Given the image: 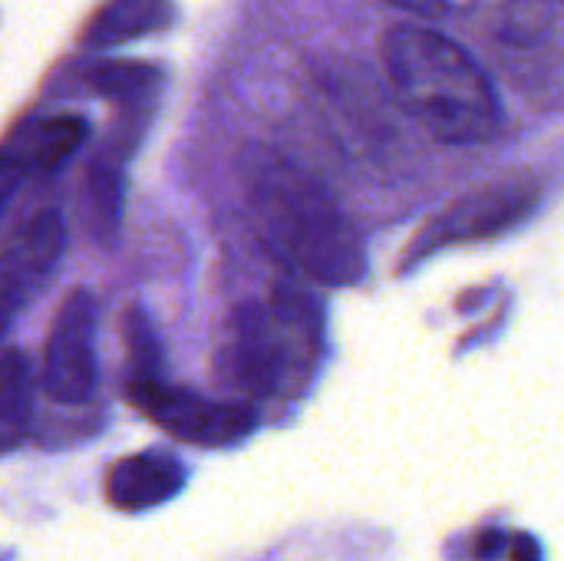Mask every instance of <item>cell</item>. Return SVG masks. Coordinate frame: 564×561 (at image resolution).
<instances>
[{"label": "cell", "instance_id": "obj_5", "mask_svg": "<svg viewBox=\"0 0 564 561\" xmlns=\"http://www.w3.org/2000/svg\"><path fill=\"white\" fill-rule=\"evenodd\" d=\"M96 298L73 288L53 314L43 347V390L53 403L83 407L96 393Z\"/></svg>", "mask_w": 564, "mask_h": 561}, {"label": "cell", "instance_id": "obj_1", "mask_svg": "<svg viewBox=\"0 0 564 561\" xmlns=\"http://www.w3.org/2000/svg\"><path fill=\"white\" fill-rule=\"evenodd\" d=\"M245 195L264 245L304 278L347 288L367 274V248L340 202L284 152L245 155Z\"/></svg>", "mask_w": 564, "mask_h": 561}, {"label": "cell", "instance_id": "obj_13", "mask_svg": "<svg viewBox=\"0 0 564 561\" xmlns=\"http://www.w3.org/2000/svg\"><path fill=\"white\" fill-rule=\"evenodd\" d=\"M83 83H86V89H93L106 99L132 103L162 83V69H155L149 63H132V60H102L83 73Z\"/></svg>", "mask_w": 564, "mask_h": 561}, {"label": "cell", "instance_id": "obj_17", "mask_svg": "<svg viewBox=\"0 0 564 561\" xmlns=\"http://www.w3.org/2000/svg\"><path fill=\"white\" fill-rule=\"evenodd\" d=\"M397 10H406L420 20H440L446 13V0H383Z\"/></svg>", "mask_w": 564, "mask_h": 561}, {"label": "cell", "instance_id": "obj_11", "mask_svg": "<svg viewBox=\"0 0 564 561\" xmlns=\"http://www.w3.org/2000/svg\"><path fill=\"white\" fill-rule=\"evenodd\" d=\"M122 159L112 152H99L86 165L83 179V212H86V228L99 238V245H112L119 235V218H122Z\"/></svg>", "mask_w": 564, "mask_h": 561}, {"label": "cell", "instance_id": "obj_19", "mask_svg": "<svg viewBox=\"0 0 564 561\" xmlns=\"http://www.w3.org/2000/svg\"><path fill=\"white\" fill-rule=\"evenodd\" d=\"M502 542H506V536H502V532H496V529H489V532H482V536H479L476 555H482V559H492V555L502 549Z\"/></svg>", "mask_w": 564, "mask_h": 561}, {"label": "cell", "instance_id": "obj_6", "mask_svg": "<svg viewBox=\"0 0 564 561\" xmlns=\"http://www.w3.org/2000/svg\"><path fill=\"white\" fill-rule=\"evenodd\" d=\"M542 192L535 182H506V185H489L479 192H469L466 198L453 202L420 238L413 258L443 248V245H459V241H479V238H496L519 222H525Z\"/></svg>", "mask_w": 564, "mask_h": 561}, {"label": "cell", "instance_id": "obj_16", "mask_svg": "<svg viewBox=\"0 0 564 561\" xmlns=\"http://www.w3.org/2000/svg\"><path fill=\"white\" fill-rule=\"evenodd\" d=\"M23 179H26L23 165L13 159V152H10L7 145H0V212H3L7 202L17 195V188H20Z\"/></svg>", "mask_w": 564, "mask_h": 561}, {"label": "cell", "instance_id": "obj_3", "mask_svg": "<svg viewBox=\"0 0 564 561\" xmlns=\"http://www.w3.org/2000/svg\"><path fill=\"white\" fill-rule=\"evenodd\" d=\"M324 354V317L317 301L278 284L268 301L241 304L228 321L221 374L245 400H288L304 393Z\"/></svg>", "mask_w": 564, "mask_h": 561}, {"label": "cell", "instance_id": "obj_10", "mask_svg": "<svg viewBox=\"0 0 564 561\" xmlns=\"http://www.w3.org/2000/svg\"><path fill=\"white\" fill-rule=\"evenodd\" d=\"M175 20L169 0H106L83 26L79 46L89 53H109L165 30Z\"/></svg>", "mask_w": 564, "mask_h": 561}, {"label": "cell", "instance_id": "obj_14", "mask_svg": "<svg viewBox=\"0 0 564 561\" xmlns=\"http://www.w3.org/2000/svg\"><path fill=\"white\" fill-rule=\"evenodd\" d=\"M122 334H126V350H129V380L162 377V344H159L142 308L126 311Z\"/></svg>", "mask_w": 564, "mask_h": 561}, {"label": "cell", "instance_id": "obj_8", "mask_svg": "<svg viewBox=\"0 0 564 561\" xmlns=\"http://www.w3.org/2000/svg\"><path fill=\"white\" fill-rule=\"evenodd\" d=\"M185 486V466L172 453H135L116 460L106 473V499L119 513H149L175 499Z\"/></svg>", "mask_w": 564, "mask_h": 561}, {"label": "cell", "instance_id": "obj_15", "mask_svg": "<svg viewBox=\"0 0 564 561\" xmlns=\"http://www.w3.org/2000/svg\"><path fill=\"white\" fill-rule=\"evenodd\" d=\"M552 26V7L545 0H519L509 10V20L502 23V40L516 46H532L545 36Z\"/></svg>", "mask_w": 564, "mask_h": 561}, {"label": "cell", "instance_id": "obj_20", "mask_svg": "<svg viewBox=\"0 0 564 561\" xmlns=\"http://www.w3.org/2000/svg\"><path fill=\"white\" fill-rule=\"evenodd\" d=\"M7 327H10V317H7V314L0 311V337H3V331H7Z\"/></svg>", "mask_w": 564, "mask_h": 561}, {"label": "cell", "instance_id": "obj_9", "mask_svg": "<svg viewBox=\"0 0 564 561\" xmlns=\"http://www.w3.org/2000/svg\"><path fill=\"white\" fill-rule=\"evenodd\" d=\"M86 139H89V122L83 116L59 112L20 126L10 136L7 149L13 152V159L23 165L26 175H53L83 149Z\"/></svg>", "mask_w": 564, "mask_h": 561}, {"label": "cell", "instance_id": "obj_12", "mask_svg": "<svg viewBox=\"0 0 564 561\" xmlns=\"http://www.w3.org/2000/svg\"><path fill=\"white\" fill-rule=\"evenodd\" d=\"M33 423V370L26 354L0 347V453L17 450Z\"/></svg>", "mask_w": 564, "mask_h": 561}, {"label": "cell", "instance_id": "obj_18", "mask_svg": "<svg viewBox=\"0 0 564 561\" xmlns=\"http://www.w3.org/2000/svg\"><path fill=\"white\" fill-rule=\"evenodd\" d=\"M506 546H509V559L512 561H539V546H535V539L532 536H516V539H506Z\"/></svg>", "mask_w": 564, "mask_h": 561}, {"label": "cell", "instance_id": "obj_7", "mask_svg": "<svg viewBox=\"0 0 564 561\" xmlns=\"http://www.w3.org/2000/svg\"><path fill=\"white\" fill-rule=\"evenodd\" d=\"M66 255V218L56 208H43L23 218L0 245V311L13 314L46 284Z\"/></svg>", "mask_w": 564, "mask_h": 561}, {"label": "cell", "instance_id": "obj_4", "mask_svg": "<svg viewBox=\"0 0 564 561\" xmlns=\"http://www.w3.org/2000/svg\"><path fill=\"white\" fill-rule=\"evenodd\" d=\"M126 397L162 433H169L178 443H192V446H205V450L235 446V443L248 440L258 427V413L251 403L212 400L205 393L172 387L162 377L129 380Z\"/></svg>", "mask_w": 564, "mask_h": 561}, {"label": "cell", "instance_id": "obj_2", "mask_svg": "<svg viewBox=\"0 0 564 561\" xmlns=\"http://www.w3.org/2000/svg\"><path fill=\"white\" fill-rule=\"evenodd\" d=\"M383 66L397 103L436 142L479 145L502 129V103L486 69L433 26L403 23L383 40Z\"/></svg>", "mask_w": 564, "mask_h": 561}]
</instances>
